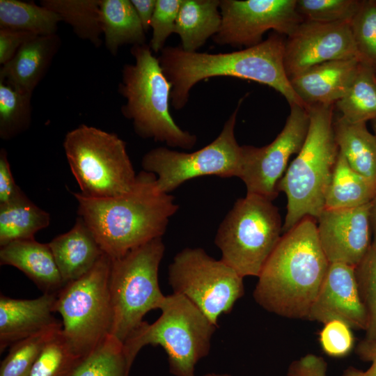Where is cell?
Here are the masks:
<instances>
[{"instance_id":"4dcf8cb0","label":"cell","mask_w":376,"mask_h":376,"mask_svg":"<svg viewBox=\"0 0 376 376\" xmlns=\"http://www.w3.org/2000/svg\"><path fill=\"white\" fill-rule=\"evenodd\" d=\"M132 365L124 344L110 334L80 360L70 376H129Z\"/></svg>"},{"instance_id":"5b68a950","label":"cell","mask_w":376,"mask_h":376,"mask_svg":"<svg viewBox=\"0 0 376 376\" xmlns=\"http://www.w3.org/2000/svg\"><path fill=\"white\" fill-rule=\"evenodd\" d=\"M132 64L122 70L118 93L125 99L120 110L132 123L135 133L143 139H153L171 148H192L196 135L182 130L171 113L172 86L165 76L149 45L132 46Z\"/></svg>"},{"instance_id":"7dc6e473","label":"cell","mask_w":376,"mask_h":376,"mask_svg":"<svg viewBox=\"0 0 376 376\" xmlns=\"http://www.w3.org/2000/svg\"><path fill=\"white\" fill-rule=\"evenodd\" d=\"M203 376H231L228 374H217V373H207Z\"/></svg>"},{"instance_id":"e0dca14e","label":"cell","mask_w":376,"mask_h":376,"mask_svg":"<svg viewBox=\"0 0 376 376\" xmlns=\"http://www.w3.org/2000/svg\"><path fill=\"white\" fill-rule=\"evenodd\" d=\"M354 266L331 263L307 320L323 324L339 320L352 329L366 330L368 313L361 299Z\"/></svg>"},{"instance_id":"e575fe53","label":"cell","mask_w":376,"mask_h":376,"mask_svg":"<svg viewBox=\"0 0 376 376\" xmlns=\"http://www.w3.org/2000/svg\"><path fill=\"white\" fill-rule=\"evenodd\" d=\"M350 27L361 61L376 70V0L361 1Z\"/></svg>"},{"instance_id":"8992f818","label":"cell","mask_w":376,"mask_h":376,"mask_svg":"<svg viewBox=\"0 0 376 376\" xmlns=\"http://www.w3.org/2000/svg\"><path fill=\"white\" fill-rule=\"evenodd\" d=\"M160 310L155 322L144 321L123 343L130 361L133 363L143 347L159 345L167 354L172 375L195 376V366L209 354L217 327L181 295L166 296Z\"/></svg>"},{"instance_id":"ee69618b","label":"cell","mask_w":376,"mask_h":376,"mask_svg":"<svg viewBox=\"0 0 376 376\" xmlns=\"http://www.w3.org/2000/svg\"><path fill=\"white\" fill-rule=\"evenodd\" d=\"M143 29H150L151 19L155 9L156 0H130Z\"/></svg>"},{"instance_id":"7402d4cb","label":"cell","mask_w":376,"mask_h":376,"mask_svg":"<svg viewBox=\"0 0 376 376\" xmlns=\"http://www.w3.org/2000/svg\"><path fill=\"white\" fill-rule=\"evenodd\" d=\"M48 244L65 285L87 274L104 253L80 217L69 231Z\"/></svg>"},{"instance_id":"30bf717a","label":"cell","mask_w":376,"mask_h":376,"mask_svg":"<svg viewBox=\"0 0 376 376\" xmlns=\"http://www.w3.org/2000/svg\"><path fill=\"white\" fill-rule=\"evenodd\" d=\"M111 259L104 253L91 270L64 285L56 295L55 309L62 318V335L80 359L111 334Z\"/></svg>"},{"instance_id":"f1b7e54d","label":"cell","mask_w":376,"mask_h":376,"mask_svg":"<svg viewBox=\"0 0 376 376\" xmlns=\"http://www.w3.org/2000/svg\"><path fill=\"white\" fill-rule=\"evenodd\" d=\"M335 104L340 116L350 123L376 118V70L360 61L347 91Z\"/></svg>"},{"instance_id":"ac0fdd59","label":"cell","mask_w":376,"mask_h":376,"mask_svg":"<svg viewBox=\"0 0 376 376\" xmlns=\"http://www.w3.org/2000/svg\"><path fill=\"white\" fill-rule=\"evenodd\" d=\"M57 294H43L35 299L0 297V352L24 338L62 327L55 318Z\"/></svg>"},{"instance_id":"836d02e7","label":"cell","mask_w":376,"mask_h":376,"mask_svg":"<svg viewBox=\"0 0 376 376\" xmlns=\"http://www.w3.org/2000/svg\"><path fill=\"white\" fill-rule=\"evenodd\" d=\"M62 335V329L46 345L29 376H70L80 361Z\"/></svg>"},{"instance_id":"9a60e30c","label":"cell","mask_w":376,"mask_h":376,"mask_svg":"<svg viewBox=\"0 0 376 376\" xmlns=\"http://www.w3.org/2000/svg\"><path fill=\"white\" fill-rule=\"evenodd\" d=\"M351 58L360 60L350 22L304 20L285 40L283 62L289 79L320 63Z\"/></svg>"},{"instance_id":"277c9868","label":"cell","mask_w":376,"mask_h":376,"mask_svg":"<svg viewBox=\"0 0 376 376\" xmlns=\"http://www.w3.org/2000/svg\"><path fill=\"white\" fill-rule=\"evenodd\" d=\"M309 127L297 157L286 169L278 191L287 197L285 233L307 217L317 219L325 207V196L339 154L334 131V104L306 107Z\"/></svg>"},{"instance_id":"2e32d148","label":"cell","mask_w":376,"mask_h":376,"mask_svg":"<svg viewBox=\"0 0 376 376\" xmlns=\"http://www.w3.org/2000/svg\"><path fill=\"white\" fill-rule=\"evenodd\" d=\"M371 203L346 209H324L316 219L322 250L331 263L356 267L372 244Z\"/></svg>"},{"instance_id":"bcb514c9","label":"cell","mask_w":376,"mask_h":376,"mask_svg":"<svg viewBox=\"0 0 376 376\" xmlns=\"http://www.w3.org/2000/svg\"><path fill=\"white\" fill-rule=\"evenodd\" d=\"M372 128L374 132V135L376 137V118L371 120Z\"/></svg>"},{"instance_id":"484cf974","label":"cell","mask_w":376,"mask_h":376,"mask_svg":"<svg viewBox=\"0 0 376 376\" xmlns=\"http://www.w3.org/2000/svg\"><path fill=\"white\" fill-rule=\"evenodd\" d=\"M376 182L353 170L339 152L326 196L324 209H346L370 203Z\"/></svg>"},{"instance_id":"d6986e66","label":"cell","mask_w":376,"mask_h":376,"mask_svg":"<svg viewBox=\"0 0 376 376\" xmlns=\"http://www.w3.org/2000/svg\"><path fill=\"white\" fill-rule=\"evenodd\" d=\"M360 61L359 58H351L325 62L289 79L306 107L334 104L347 91Z\"/></svg>"},{"instance_id":"4316f807","label":"cell","mask_w":376,"mask_h":376,"mask_svg":"<svg viewBox=\"0 0 376 376\" xmlns=\"http://www.w3.org/2000/svg\"><path fill=\"white\" fill-rule=\"evenodd\" d=\"M50 223L48 212L26 196L15 202L0 205V246L11 242L34 239L35 234Z\"/></svg>"},{"instance_id":"7c38bea8","label":"cell","mask_w":376,"mask_h":376,"mask_svg":"<svg viewBox=\"0 0 376 376\" xmlns=\"http://www.w3.org/2000/svg\"><path fill=\"white\" fill-rule=\"evenodd\" d=\"M243 277L223 260L201 248H185L169 267V282L173 293L194 304L214 325L229 313L244 294Z\"/></svg>"},{"instance_id":"4fadbf2b","label":"cell","mask_w":376,"mask_h":376,"mask_svg":"<svg viewBox=\"0 0 376 376\" xmlns=\"http://www.w3.org/2000/svg\"><path fill=\"white\" fill-rule=\"evenodd\" d=\"M286 123L269 144L263 147L242 146L240 178L246 194L271 201L278 195V185L284 175L290 157L298 154L306 138L309 114L306 107L292 104Z\"/></svg>"},{"instance_id":"60d3db41","label":"cell","mask_w":376,"mask_h":376,"mask_svg":"<svg viewBox=\"0 0 376 376\" xmlns=\"http://www.w3.org/2000/svg\"><path fill=\"white\" fill-rule=\"evenodd\" d=\"M36 35L25 31L0 29V64L10 61L19 48Z\"/></svg>"},{"instance_id":"f546056e","label":"cell","mask_w":376,"mask_h":376,"mask_svg":"<svg viewBox=\"0 0 376 376\" xmlns=\"http://www.w3.org/2000/svg\"><path fill=\"white\" fill-rule=\"evenodd\" d=\"M101 0H42L40 4L60 15L75 35L95 47L102 44Z\"/></svg>"},{"instance_id":"d590c367","label":"cell","mask_w":376,"mask_h":376,"mask_svg":"<svg viewBox=\"0 0 376 376\" xmlns=\"http://www.w3.org/2000/svg\"><path fill=\"white\" fill-rule=\"evenodd\" d=\"M359 0H297V10L304 20L324 23L351 22Z\"/></svg>"},{"instance_id":"6da1fadb","label":"cell","mask_w":376,"mask_h":376,"mask_svg":"<svg viewBox=\"0 0 376 376\" xmlns=\"http://www.w3.org/2000/svg\"><path fill=\"white\" fill-rule=\"evenodd\" d=\"M156 180L155 174L143 170L131 190L119 196L95 198L72 193L79 203V217L111 260L162 237L178 212L174 196L160 191Z\"/></svg>"},{"instance_id":"8d00e7d4","label":"cell","mask_w":376,"mask_h":376,"mask_svg":"<svg viewBox=\"0 0 376 376\" xmlns=\"http://www.w3.org/2000/svg\"><path fill=\"white\" fill-rule=\"evenodd\" d=\"M361 299L368 313L367 340H376V246L368 251L354 267Z\"/></svg>"},{"instance_id":"83f0119b","label":"cell","mask_w":376,"mask_h":376,"mask_svg":"<svg viewBox=\"0 0 376 376\" xmlns=\"http://www.w3.org/2000/svg\"><path fill=\"white\" fill-rule=\"evenodd\" d=\"M61 22L59 15L33 1L0 0V29L47 36L56 33Z\"/></svg>"},{"instance_id":"9c48e42d","label":"cell","mask_w":376,"mask_h":376,"mask_svg":"<svg viewBox=\"0 0 376 376\" xmlns=\"http://www.w3.org/2000/svg\"><path fill=\"white\" fill-rule=\"evenodd\" d=\"M165 246L162 237L111 260L109 286L113 308L111 335L124 343L143 324L145 315L160 309L165 295L158 272Z\"/></svg>"},{"instance_id":"cb8c5ba5","label":"cell","mask_w":376,"mask_h":376,"mask_svg":"<svg viewBox=\"0 0 376 376\" xmlns=\"http://www.w3.org/2000/svg\"><path fill=\"white\" fill-rule=\"evenodd\" d=\"M100 14L104 45L116 56L125 45L146 44V31L130 0H101Z\"/></svg>"},{"instance_id":"74e56055","label":"cell","mask_w":376,"mask_h":376,"mask_svg":"<svg viewBox=\"0 0 376 376\" xmlns=\"http://www.w3.org/2000/svg\"><path fill=\"white\" fill-rule=\"evenodd\" d=\"M183 0H156L150 22L152 36L150 47L152 52H160L168 38L174 33L175 22Z\"/></svg>"},{"instance_id":"1f68e13d","label":"cell","mask_w":376,"mask_h":376,"mask_svg":"<svg viewBox=\"0 0 376 376\" xmlns=\"http://www.w3.org/2000/svg\"><path fill=\"white\" fill-rule=\"evenodd\" d=\"M32 93L0 81V137L9 140L25 132L32 119Z\"/></svg>"},{"instance_id":"44dd1931","label":"cell","mask_w":376,"mask_h":376,"mask_svg":"<svg viewBox=\"0 0 376 376\" xmlns=\"http://www.w3.org/2000/svg\"><path fill=\"white\" fill-rule=\"evenodd\" d=\"M0 264L22 271L43 294H57L65 285L48 243L11 242L1 246Z\"/></svg>"},{"instance_id":"f6af8a7d","label":"cell","mask_w":376,"mask_h":376,"mask_svg":"<svg viewBox=\"0 0 376 376\" xmlns=\"http://www.w3.org/2000/svg\"><path fill=\"white\" fill-rule=\"evenodd\" d=\"M370 203V222L372 230L371 246H376V191Z\"/></svg>"},{"instance_id":"52a82bcc","label":"cell","mask_w":376,"mask_h":376,"mask_svg":"<svg viewBox=\"0 0 376 376\" xmlns=\"http://www.w3.org/2000/svg\"><path fill=\"white\" fill-rule=\"evenodd\" d=\"M63 148L80 193L85 196L116 197L135 184L137 175L126 143L114 133L81 124L65 134Z\"/></svg>"},{"instance_id":"ab89813d","label":"cell","mask_w":376,"mask_h":376,"mask_svg":"<svg viewBox=\"0 0 376 376\" xmlns=\"http://www.w3.org/2000/svg\"><path fill=\"white\" fill-rule=\"evenodd\" d=\"M26 196L17 185L13 176L8 154L4 148L0 150V205L15 202Z\"/></svg>"},{"instance_id":"d6a6232c","label":"cell","mask_w":376,"mask_h":376,"mask_svg":"<svg viewBox=\"0 0 376 376\" xmlns=\"http://www.w3.org/2000/svg\"><path fill=\"white\" fill-rule=\"evenodd\" d=\"M62 327L52 328L24 338L10 347V350L1 361L0 376H29L36 361L47 343Z\"/></svg>"},{"instance_id":"ffe728a7","label":"cell","mask_w":376,"mask_h":376,"mask_svg":"<svg viewBox=\"0 0 376 376\" xmlns=\"http://www.w3.org/2000/svg\"><path fill=\"white\" fill-rule=\"evenodd\" d=\"M61 45V38L56 33L31 38L10 61L2 65L0 81L33 94L46 75Z\"/></svg>"},{"instance_id":"b9f144b4","label":"cell","mask_w":376,"mask_h":376,"mask_svg":"<svg viewBox=\"0 0 376 376\" xmlns=\"http://www.w3.org/2000/svg\"><path fill=\"white\" fill-rule=\"evenodd\" d=\"M325 359L315 354H307L290 363L288 376H327Z\"/></svg>"},{"instance_id":"7bdbcfd3","label":"cell","mask_w":376,"mask_h":376,"mask_svg":"<svg viewBox=\"0 0 376 376\" xmlns=\"http://www.w3.org/2000/svg\"><path fill=\"white\" fill-rule=\"evenodd\" d=\"M357 354L361 359L370 363L366 370L353 366L346 368L342 376H376V340H362L357 347Z\"/></svg>"},{"instance_id":"f35d334b","label":"cell","mask_w":376,"mask_h":376,"mask_svg":"<svg viewBox=\"0 0 376 376\" xmlns=\"http://www.w3.org/2000/svg\"><path fill=\"white\" fill-rule=\"evenodd\" d=\"M319 342L323 352L329 357H346L354 347L352 328L339 320L324 324L319 333Z\"/></svg>"},{"instance_id":"d4e9b609","label":"cell","mask_w":376,"mask_h":376,"mask_svg":"<svg viewBox=\"0 0 376 376\" xmlns=\"http://www.w3.org/2000/svg\"><path fill=\"white\" fill-rule=\"evenodd\" d=\"M334 131L339 152L350 167L376 182V137L366 123H350L337 117L334 120Z\"/></svg>"},{"instance_id":"603a6c76","label":"cell","mask_w":376,"mask_h":376,"mask_svg":"<svg viewBox=\"0 0 376 376\" xmlns=\"http://www.w3.org/2000/svg\"><path fill=\"white\" fill-rule=\"evenodd\" d=\"M219 6L220 0H183L174 31L183 50L196 52L218 33L221 24Z\"/></svg>"},{"instance_id":"8fae6325","label":"cell","mask_w":376,"mask_h":376,"mask_svg":"<svg viewBox=\"0 0 376 376\" xmlns=\"http://www.w3.org/2000/svg\"><path fill=\"white\" fill-rule=\"evenodd\" d=\"M243 98L211 143L192 152L157 147L142 157L143 171L156 175L160 191L170 194L185 182L199 177H240L243 149L235 139V127Z\"/></svg>"},{"instance_id":"5bb4252c","label":"cell","mask_w":376,"mask_h":376,"mask_svg":"<svg viewBox=\"0 0 376 376\" xmlns=\"http://www.w3.org/2000/svg\"><path fill=\"white\" fill-rule=\"evenodd\" d=\"M221 24L213 41L220 45L251 47L274 30L290 35L303 21L297 0H220Z\"/></svg>"},{"instance_id":"ba28073f","label":"cell","mask_w":376,"mask_h":376,"mask_svg":"<svg viewBox=\"0 0 376 376\" xmlns=\"http://www.w3.org/2000/svg\"><path fill=\"white\" fill-rule=\"evenodd\" d=\"M283 232L272 201L246 194L237 199L220 224L214 243L226 264L241 276H256L278 244Z\"/></svg>"},{"instance_id":"3957f363","label":"cell","mask_w":376,"mask_h":376,"mask_svg":"<svg viewBox=\"0 0 376 376\" xmlns=\"http://www.w3.org/2000/svg\"><path fill=\"white\" fill-rule=\"evenodd\" d=\"M315 220L305 217L284 233L258 276L253 295L266 311L287 318H307L330 264Z\"/></svg>"},{"instance_id":"7a4b0ae2","label":"cell","mask_w":376,"mask_h":376,"mask_svg":"<svg viewBox=\"0 0 376 376\" xmlns=\"http://www.w3.org/2000/svg\"><path fill=\"white\" fill-rule=\"evenodd\" d=\"M285 40L274 32L257 45L218 54L186 52L180 46L165 47L158 60L172 86V107L183 109L197 83L212 77H232L267 85L280 93L289 104L306 107L292 88L285 70Z\"/></svg>"}]
</instances>
